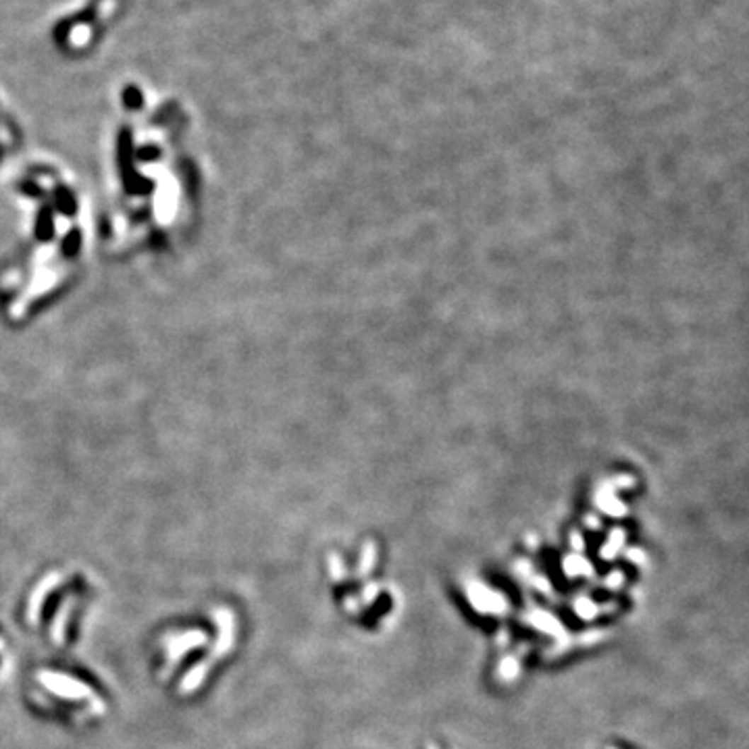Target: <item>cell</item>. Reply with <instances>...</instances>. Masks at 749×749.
Segmentation results:
<instances>
[{"instance_id": "3957f363", "label": "cell", "mask_w": 749, "mask_h": 749, "mask_svg": "<svg viewBox=\"0 0 749 749\" xmlns=\"http://www.w3.org/2000/svg\"><path fill=\"white\" fill-rule=\"evenodd\" d=\"M59 579H61L59 575H50V577H46V579L40 583V587H38L34 593H32V600H30V610H28V616H30V622H32V624L38 622V614H40V608H42V604H44V598H46V593H48V591H52V589L57 587V581Z\"/></svg>"}, {"instance_id": "277c9868", "label": "cell", "mask_w": 749, "mask_h": 749, "mask_svg": "<svg viewBox=\"0 0 749 749\" xmlns=\"http://www.w3.org/2000/svg\"><path fill=\"white\" fill-rule=\"evenodd\" d=\"M0 647H2V641H0Z\"/></svg>"}, {"instance_id": "6da1fadb", "label": "cell", "mask_w": 749, "mask_h": 749, "mask_svg": "<svg viewBox=\"0 0 749 749\" xmlns=\"http://www.w3.org/2000/svg\"><path fill=\"white\" fill-rule=\"evenodd\" d=\"M40 682H44L46 689H50L52 693L61 695V697H69V699H86L92 695V689L84 682L75 681L71 677H65V675H59V673H46L42 670L38 675Z\"/></svg>"}, {"instance_id": "7a4b0ae2", "label": "cell", "mask_w": 749, "mask_h": 749, "mask_svg": "<svg viewBox=\"0 0 749 749\" xmlns=\"http://www.w3.org/2000/svg\"><path fill=\"white\" fill-rule=\"evenodd\" d=\"M206 637L202 635V631H190V633H183V635H173L165 641L167 646V658H169V664H175L185 651H190L194 646H200L205 644Z\"/></svg>"}]
</instances>
